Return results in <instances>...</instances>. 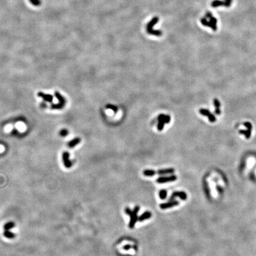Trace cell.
<instances>
[{"label":"cell","mask_w":256,"mask_h":256,"mask_svg":"<svg viewBox=\"0 0 256 256\" xmlns=\"http://www.w3.org/2000/svg\"><path fill=\"white\" fill-rule=\"evenodd\" d=\"M200 21H201L202 25L206 27H211L213 31L216 30L217 20L216 18L213 17L212 14L211 12L206 13L205 16L201 18Z\"/></svg>","instance_id":"1"},{"label":"cell","mask_w":256,"mask_h":256,"mask_svg":"<svg viewBox=\"0 0 256 256\" xmlns=\"http://www.w3.org/2000/svg\"><path fill=\"white\" fill-rule=\"evenodd\" d=\"M139 206H137L136 207L134 208L133 211H132L131 209H129V208H127L126 209H125V212L127 215H129L130 220L129 222V226L130 228H134V226L135 225V224L137 223V221L138 220V213L139 211Z\"/></svg>","instance_id":"2"},{"label":"cell","mask_w":256,"mask_h":256,"mask_svg":"<svg viewBox=\"0 0 256 256\" xmlns=\"http://www.w3.org/2000/svg\"><path fill=\"white\" fill-rule=\"evenodd\" d=\"M159 21V18L158 17H154L151 19V20L148 23L146 26L147 32L149 34L154 35L156 36H160L163 34V32L161 30H154L153 27L156 23Z\"/></svg>","instance_id":"3"},{"label":"cell","mask_w":256,"mask_h":256,"mask_svg":"<svg viewBox=\"0 0 256 256\" xmlns=\"http://www.w3.org/2000/svg\"><path fill=\"white\" fill-rule=\"evenodd\" d=\"M55 95L57 99H58L59 103L58 104H52L51 106V108L53 109H60L62 108L65 106L66 104V100L65 98L60 94L58 91H56L55 93Z\"/></svg>","instance_id":"4"},{"label":"cell","mask_w":256,"mask_h":256,"mask_svg":"<svg viewBox=\"0 0 256 256\" xmlns=\"http://www.w3.org/2000/svg\"><path fill=\"white\" fill-rule=\"evenodd\" d=\"M199 112L202 115L207 116L208 117L209 120L211 121V122H215V121H216V117H215V116L209 111V110L206 109V108H200L199 110Z\"/></svg>","instance_id":"5"},{"label":"cell","mask_w":256,"mask_h":256,"mask_svg":"<svg viewBox=\"0 0 256 256\" xmlns=\"http://www.w3.org/2000/svg\"><path fill=\"white\" fill-rule=\"evenodd\" d=\"M244 125L247 128V129L239 130V133L243 134V135H245V137H246L247 139H249L251 135L252 125L250 122H245Z\"/></svg>","instance_id":"6"},{"label":"cell","mask_w":256,"mask_h":256,"mask_svg":"<svg viewBox=\"0 0 256 256\" xmlns=\"http://www.w3.org/2000/svg\"><path fill=\"white\" fill-rule=\"evenodd\" d=\"M177 180V176L175 175H171L170 176H164L159 177L156 180V182L158 183H168V182L174 181Z\"/></svg>","instance_id":"7"},{"label":"cell","mask_w":256,"mask_h":256,"mask_svg":"<svg viewBox=\"0 0 256 256\" xmlns=\"http://www.w3.org/2000/svg\"><path fill=\"white\" fill-rule=\"evenodd\" d=\"M176 197H178V198H180L183 200H186L187 199V194L185 192L182 191H174V192L171 194V196L170 197V198H169V201L173 200Z\"/></svg>","instance_id":"8"},{"label":"cell","mask_w":256,"mask_h":256,"mask_svg":"<svg viewBox=\"0 0 256 256\" xmlns=\"http://www.w3.org/2000/svg\"><path fill=\"white\" fill-rule=\"evenodd\" d=\"M62 160L64 164L67 168H71L72 165V163L69 160V154L67 151H65L62 154Z\"/></svg>","instance_id":"9"},{"label":"cell","mask_w":256,"mask_h":256,"mask_svg":"<svg viewBox=\"0 0 256 256\" xmlns=\"http://www.w3.org/2000/svg\"><path fill=\"white\" fill-rule=\"evenodd\" d=\"M178 204H179V202L177 200H171V201H169L167 203H161L160 205V207L162 209H168V208H173L174 206H177L178 205Z\"/></svg>","instance_id":"10"},{"label":"cell","mask_w":256,"mask_h":256,"mask_svg":"<svg viewBox=\"0 0 256 256\" xmlns=\"http://www.w3.org/2000/svg\"><path fill=\"white\" fill-rule=\"evenodd\" d=\"M38 96L42 97L45 102L51 103L53 101V96L51 94H45L44 93H42V92H39V93H38Z\"/></svg>","instance_id":"11"},{"label":"cell","mask_w":256,"mask_h":256,"mask_svg":"<svg viewBox=\"0 0 256 256\" xmlns=\"http://www.w3.org/2000/svg\"><path fill=\"white\" fill-rule=\"evenodd\" d=\"M174 172V169L173 168H168L165 169H161L156 171V174L159 175H166L168 174H173Z\"/></svg>","instance_id":"12"},{"label":"cell","mask_w":256,"mask_h":256,"mask_svg":"<svg viewBox=\"0 0 256 256\" xmlns=\"http://www.w3.org/2000/svg\"><path fill=\"white\" fill-rule=\"evenodd\" d=\"M151 216H152V213H151L150 212L147 211L143 213V214H142L139 217H138V221L139 222L143 221L150 219L151 217Z\"/></svg>","instance_id":"13"},{"label":"cell","mask_w":256,"mask_h":256,"mask_svg":"<svg viewBox=\"0 0 256 256\" xmlns=\"http://www.w3.org/2000/svg\"><path fill=\"white\" fill-rule=\"evenodd\" d=\"M158 121H161L164 123H168L171 120V117L169 115H165L161 114L158 117Z\"/></svg>","instance_id":"14"},{"label":"cell","mask_w":256,"mask_h":256,"mask_svg":"<svg viewBox=\"0 0 256 256\" xmlns=\"http://www.w3.org/2000/svg\"><path fill=\"white\" fill-rule=\"evenodd\" d=\"M81 141V140L80 138H75L72 140H71V141H70L68 143V145L69 148H72L76 146V145L79 144V143H80Z\"/></svg>","instance_id":"15"},{"label":"cell","mask_w":256,"mask_h":256,"mask_svg":"<svg viewBox=\"0 0 256 256\" xmlns=\"http://www.w3.org/2000/svg\"><path fill=\"white\" fill-rule=\"evenodd\" d=\"M213 104H214L215 107V113H216V115H220L221 112L220 110V107H221V103L217 99H215L214 100H213Z\"/></svg>","instance_id":"16"},{"label":"cell","mask_w":256,"mask_h":256,"mask_svg":"<svg viewBox=\"0 0 256 256\" xmlns=\"http://www.w3.org/2000/svg\"><path fill=\"white\" fill-rule=\"evenodd\" d=\"M3 234L4 236L8 239H13L14 237H16V234H14V233H11V232L9 231V230H5Z\"/></svg>","instance_id":"17"},{"label":"cell","mask_w":256,"mask_h":256,"mask_svg":"<svg viewBox=\"0 0 256 256\" xmlns=\"http://www.w3.org/2000/svg\"><path fill=\"white\" fill-rule=\"evenodd\" d=\"M15 226H16L15 223L13 221H10L7 222L6 224H4V230H10V229H12L13 228H14Z\"/></svg>","instance_id":"18"},{"label":"cell","mask_w":256,"mask_h":256,"mask_svg":"<svg viewBox=\"0 0 256 256\" xmlns=\"http://www.w3.org/2000/svg\"><path fill=\"white\" fill-rule=\"evenodd\" d=\"M143 174L145 176L152 177L156 174V171L152 170H145L143 171Z\"/></svg>","instance_id":"19"},{"label":"cell","mask_w":256,"mask_h":256,"mask_svg":"<svg viewBox=\"0 0 256 256\" xmlns=\"http://www.w3.org/2000/svg\"><path fill=\"white\" fill-rule=\"evenodd\" d=\"M167 196V191L166 190L163 189L160 190L159 193V196L161 199H165Z\"/></svg>","instance_id":"20"},{"label":"cell","mask_w":256,"mask_h":256,"mask_svg":"<svg viewBox=\"0 0 256 256\" xmlns=\"http://www.w3.org/2000/svg\"><path fill=\"white\" fill-rule=\"evenodd\" d=\"M106 107L107 108H109V109L112 110L113 111H114L115 113H116V112H117V110H118V108H117V107L116 106H114V105H113V104H108L106 106Z\"/></svg>","instance_id":"21"},{"label":"cell","mask_w":256,"mask_h":256,"mask_svg":"<svg viewBox=\"0 0 256 256\" xmlns=\"http://www.w3.org/2000/svg\"><path fill=\"white\" fill-rule=\"evenodd\" d=\"M164 124H165V123H164L163 122H162V121H158V126H157L158 130H160V131H161V130H163V128H164Z\"/></svg>","instance_id":"22"},{"label":"cell","mask_w":256,"mask_h":256,"mask_svg":"<svg viewBox=\"0 0 256 256\" xmlns=\"http://www.w3.org/2000/svg\"><path fill=\"white\" fill-rule=\"evenodd\" d=\"M68 135V130L65 129H62L60 131V135L62 136V137H65V136Z\"/></svg>","instance_id":"23"},{"label":"cell","mask_w":256,"mask_h":256,"mask_svg":"<svg viewBox=\"0 0 256 256\" xmlns=\"http://www.w3.org/2000/svg\"><path fill=\"white\" fill-rule=\"evenodd\" d=\"M232 0H225L224 2V6L225 7H229L231 4Z\"/></svg>","instance_id":"24"},{"label":"cell","mask_w":256,"mask_h":256,"mask_svg":"<svg viewBox=\"0 0 256 256\" xmlns=\"http://www.w3.org/2000/svg\"><path fill=\"white\" fill-rule=\"evenodd\" d=\"M131 247H132L129 246V245H126V246H125L124 247H123V248H124V250H128L129 249H130V248Z\"/></svg>","instance_id":"25"}]
</instances>
